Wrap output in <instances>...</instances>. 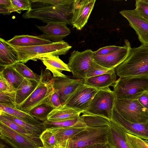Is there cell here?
Here are the masks:
<instances>
[{"label":"cell","instance_id":"obj_10","mask_svg":"<svg viewBox=\"0 0 148 148\" xmlns=\"http://www.w3.org/2000/svg\"><path fill=\"white\" fill-rule=\"evenodd\" d=\"M98 90L83 84L70 97L64 105L83 112L86 111Z\"/></svg>","mask_w":148,"mask_h":148},{"label":"cell","instance_id":"obj_46","mask_svg":"<svg viewBox=\"0 0 148 148\" xmlns=\"http://www.w3.org/2000/svg\"><path fill=\"white\" fill-rule=\"evenodd\" d=\"M0 148H8L6 145L1 141L0 144Z\"/></svg>","mask_w":148,"mask_h":148},{"label":"cell","instance_id":"obj_37","mask_svg":"<svg viewBox=\"0 0 148 148\" xmlns=\"http://www.w3.org/2000/svg\"><path fill=\"white\" fill-rule=\"evenodd\" d=\"M127 142L131 148H148V143L145 140L126 132Z\"/></svg>","mask_w":148,"mask_h":148},{"label":"cell","instance_id":"obj_50","mask_svg":"<svg viewBox=\"0 0 148 148\" xmlns=\"http://www.w3.org/2000/svg\"><path fill=\"white\" fill-rule=\"evenodd\" d=\"M59 147H60V148H62V147H60V146H59Z\"/></svg>","mask_w":148,"mask_h":148},{"label":"cell","instance_id":"obj_27","mask_svg":"<svg viewBox=\"0 0 148 148\" xmlns=\"http://www.w3.org/2000/svg\"><path fill=\"white\" fill-rule=\"evenodd\" d=\"M46 129L75 126L87 127L80 116L71 119L57 120H47L42 122Z\"/></svg>","mask_w":148,"mask_h":148},{"label":"cell","instance_id":"obj_18","mask_svg":"<svg viewBox=\"0 0 148 148\" xmlns=\"http://www.w3.org/2000/svg\"><path fill=\"white\" fill-rule=\"evenodd\" d=\"M116 80L115 68L106 73L84 79V84L98 90L113 86Z\"/></svg>","mask_w":148,"mask_h":148},{"label":"cell","instance_id":"obj_19","mask_svg":"<svg viewBox=\"0 0 148 148\" xmlns=\"http://www.w3.org/2000/svg\"><path fill=\"white\" fill-rule=\"evenodd\" d=\"M109 127L108 141L114 148H131L127 142V132L121 126L111 120Z\"/></svg>","mask_w":148,"mask_h":148},{"label":"cell","instance_id":"obj_44","mask_svg":"<svg viewBox=\"0 0 148 148\" xmlns=\"http://www.w3.org/2000/svg\"><path fill=\"white\" fill-rule=\"evenodd\" d=\"M138 100L143 106L148 110V91L142 94Z\"/></svg>","mask_w":148,"mask_h":148},{"label":"cell","instance_id":"obj_29","mask_svg":"<svg viewBox=\"0 0 148 148\" xmlns=\"http://www.w3.org/2000/svg\"><path fill=\"white\" fill-rule=\"evenodd\" d=\"M80 116L87 127H99L110 126V120L104 117L84 111Z\"/></svg>","mask_w":148,"mask_h":148},{"label":"cell","instance_id":"obj_22","mask_svg":"<svg viewBox=\"0 0 148 148\" xmlns=\"http://www.w3.org/2000/svg\"><path fill=\"white\" fill-rule=\"evenodd\" d=\"M10 45L15 47H27L53 43V42L42 38L38 36L29 35H15L6 40Z\"/></svg>","mask_w":148,"mask_h":148},{"label":"cell","instance_id":"obj_4","mask_svg":"<svg viewBox=\"0 0 148 148\" xmlns=\"http://www.w3.org/2000/svg\"><path fill=\"white\" fill-rule=\"evenodd\" d=\"M54 78L48 70L42 69L37 87L29 97L17 109L28 113L34 108L47 103L53 91Z\"/></svg>","mask_w":148,"mask_h":148},{"label":"cell","instance_id":"obj_1","mask_svg":"<svg viewBox=\"0 0 148 148\" xmlns=\"http://www.w3.org/2000/svg\"><path fill=\"white\" fill-rule=\"evenodd\" d=\"M30 9L23 17L39 19L47 24L62 23L71 25L77 0H30Z\"/></svg>","mask_w":148,"mask_h":148},{"label":"cell","instance_id":"obj_31","mask_svg":"<svg viewBox=\"0 0 148 148\" xmlns=\"http://www.w3.org/2000/svg\"><path fill=\"white\" fill-rule=\"evenodd\" d=\"M3 112L19 126L32 135L40 137L42 132L46 129L43 123L40 124L30 123L14 116Z\"/></svg>","mask_w":148,"mask_h":148},{"label":"cell","instance_id":"obj_49","mask_svg":"<svg viewBox=\"0 0 148 148\" xmlns=\"http://www.w3.org/2000/svg\"><path fill=\"white\" fill-rule=\"evenodd\" d=\"M57 148H60V147L59 146Z\"/></svg>","mask_w":148,"mask_h":148},{"label":"cell","instance_id":"obj_43","mask_svg":"<svg viewBox=\"0 0 148 148\" xmlns=\"http://www.w3.org/2000/svg\"><path fill=\"white\" fill-rule=\"evenodd\" d=\"M15 91L11 87L8 81L0 73V92H10Z\"/></svg>","mask_w":148,"mask_h":148},{"label":"cell","instance_id":"obj_20","mask_svg":"<svg viewBox=\"0 0 148 148\" xmlns=\"http://www.w3.org/2000/svg\"><path fill=\"white\" fill-rule=\"evenodd\" d=\"M19 58L16 50L7 42L0 38V65L1 68L14 65L18 62Z\"/></svg>","mask_w":148,"mask_h":148},{"label":"cell","instance_id":"obj_30","mask_svg":"<svg viewBox=\"0 0 148 148\" xmlns=\"http://www.w3.org/2000/svg\"><path fill=\"white\" fill-rule=\"evenodd\" d=\"M0 111L14 116L27 123L34 124H40L42 122L31 116L28 113L16 108H13L0 104Z\"/></svg>","mask_w":148,"mask_h":148},{"label":"cell","instance_id":"obj_2","mask_svg":"<svg viewBox=\"0 0 148 148\" xmlns=\"http://www.w3.org/2000/svg\"><path fill=\"white\" fill-rule=\"evenodd\" d=\"M120 77H148V45H142L132 48L127 58L115 68Z\"/></svg>","mask_w":148,"mask_h":148},{"label":"cell","instance_id":"obj_34","mask_svg":"<svg viewBox=\"0 0 148 148\" xmlns=\"http://www.w3.org/2000/svg\"><path fill=\"white\" fill-rule=\"evenodd\" d=\"M40 138L43 146L45 148H57L59 146L55 136L48 129H46L42 133Z\"/></svg>","mask_w":148,"mask_h":148},{"label":"cell","instance_id":"obj_15","mask_svg":"<svg viewBox=\"0 0 148 148\" xmlns=\"http://www.w3.org/2000/svg\"><path fill=\"white\" fill-rule=\"evenodd\" d=\"M112 120L121 126L127 133L148 140V122L143 123L129 122L124 119L114 107Z\"/></svg>","mask_w":148,"mask_h":148},{"label":"cell","instance_id":"obj_16","mask_svg":"<svg viewBox=\"0 0 148 148\" xmlns=\"http://www.w3.org/2000/svg\"><path fill=\"white\" fill-rule=\"evenodd\" d=\"M66 25L62 23H48L45 26L36 25L43 32V34L38 36L46 40H52L54 42H60L71 33Z\"/></svg>","mask_w":148,"mask_h":148},{"label":"cell","instance_id":"obj_13","mask_svg":"<svg viewBox=\"0 0 148 148\" xmlns=\"http://www.w3.org/2000/svg\"><path fill=\"white\" fill-rule=\"evenodd\" d=\"M131 48L129 40L125 39L123 45L116 51L105 56H93V59L98 64L104 67L115 68L127 58Z\"/></svg>","mask_w":148,"mask_h":148},{"label":"cell","instance_id":"obj_24","mask_svg":"<svg viewBox=\"0 0 148 148\" xmlns=\"http://www.w3.org/2000/svg\"><path fill=\"white\" fill-rule=\"evenodd\" d=\"M39 82L25 78L16 91V108L21 105L30 95L37 87Z\"/></svg>","mask_w":148,"mask_h":148},{"label":"cell","instance_id":"obj_39","mask_svg":"<svg viewBox=\"0 0 148 148\" xmlns=\"http://www.w3.org/2000/svg\"><path fill=\"white\" fill-rule=\"evenodd\" d=\"M136 9L143 16L148 20V0H136Z\"/></svg>","mask_w":148,"mask_h":148},{"label":"cell","instance_id":"obj_35","mask_svg":"<svg viewBox=\"0 0 148 148\" xmlns=\"http://www.w3.org/2000/svg\"><path fill=\"white\" fill-rule=\"evenodd\" d=\"M112 69L101 66L95 62L93 59L87 72L86 78L106 73L110 71Z\"/></svg>","mask_w":148,"mask_h":148},{"label":"cell","instance_id":"obj_9","mask_svg":"<svg viewBox=\"0 0 148 148\" xmlns=\"http://www.w3.org/2000/svg\"><path fill=\"white\" fill-rule=\"evenodd\" d=\"M93 51L88 49L79 52L74 50L69 58L67 64L73 77L77 79H84L93 60Z\"/></svg>","mask_w":148,"mask_h":148},{"label":"cell","instance_id":"obj_42","mask_svg":"<svg viewBox=\"0 0 148 148\" xmlns=\"http://www.w3.org/2000/svg\"><path fill=\"white\" fill-rule=\"evenodd\" d=\"M47 103L53 107L54 109L62 105L61 103L59 94L54 89L50 96Z\"/></svg>","mask_w":148,"mask_h":148},{"label":"cell","instance_id":"obj_3","mask_svg":"<svg viewBox=\"0 0 148 148\" xmlns=\"http://www.w3.org/2000/svg\"><path fill=\"white\" fill-rule=\"evenodd\" d=\"M11 46L18 53V62L24 64L30 60L36 61L48 56L64 55L72 48L67 42L63 40L50 44L30 47Z\"/></svg>","mask_w":148,"mask_h":148},{"label":"cell","instance_id":"obj_5","mask_svg":"<svg viewBox=\"0 0 148 148\" xmlns=\"http://www.w3.org/2000/svg\"><path fill=\"white\" fill-rule=\"evenodd\" d=\"M113 87L116 99L138 100L142 94L148 91V77H120Z\"/></svg>","mask_w":148,"mask_h":148},{"label":"cell","instance_id":"obj_17","mask_svg":"<svg viewBox=\"0 0 148 148\" xmlns=\"http://www.w3.org/2000/svg\"><path fill=\"white\" fill-rule=\"evenodd\" d=\"M95 0H79L71 21L73 28L81 30L87 23L94 8Z\"/></svg>","mask_w":148,"mask_h":148},{"label":"cell","instance_id":"obj_32","mask_svg":"<svg viewBox=\"0 0 148 148\" xmlns=\"http://www.w3.org/2000/svg\"><path fill=\"white\" fill-rule=\"evenodd\" d=\"M54 109L47 103L34 108L28 113L36 120L43 122L47 119L48 115Z\"/></svg>","mask_w":148,"mask_h":148},{"label":"cell","instance_id":"obj_47","mask_svg":"<svg viewBox=\"0 0 148 148\" xmlns=\"http://www.w3.org/2000/svg\"><path fill=\"white\" fill-rule=\"evenodd\" d=\"M38 148H45V147H44L43 146L42 147H39Z\"/></svg>","mask_w":148,"mask_h":148},{"label":"cell","instance_id":"obj_36","mask_svg":"<svg viewBox=\"0 0 148 148\" xmlns=\"http://www.w3.org/2000/svg\"><path fill=\"white\" fill-rule=\"evenodd\" d=\"M16 91L10 92H0V104L13 108H16Z\"/></svg>","mask_w":148,"mask_h":148},{"label":"cell","instance_id":"obj_11","mask_svg":"<svg viewBox=\"0 0 148 148\" xmlns=\"http://www.w3.org/2000/svg\"><path fill=\"white\" fill-rule=\"evenodd\" d=\"M1 139L14 148H38L42 147L28 137L11 129L0 121Z\"/></svg>","mask_w":148,"mask_h":148},{"label":"cell","instance_id":"obj_23","mask_svg":"<svg viewBox=\"0 0 148 148\" xmlns=\"http://www.w3.org/2000/svg\"><path fill=\"white\" fill-rule=\"evenodd\" d=\"M48 129L54 134L57 142L59 146L61 143L66 140L87 130L88 127L72 126Z\"/></svg>","mask_w":148,"mask_h":148},{"label":"cell","instance_id":"obj_41","mask_svg":"<svg viewBox=\"0 0 148 148\" xmlns=\"http://www.w3.org/2000/svg\"><path fill=\"white\" fill-rule=\"evenodd\" d=\"M11 0H0V13L4 15H9L12 12Z\"/></svg>","mask_w":148,"mask_h":148},{"label":"cell","instance_id":"obj_40","mask_svg":"<svg viewBox=\"0 0 148 148\" xmlns=\"http://www.w3.org/2000/svg\"><path fill=\"white\" fill-rule=\"evenodd\" d=\"M121 47L114 45L103 47L93 51V56H102L108 55L116 51Z\"/></svg>","mask_w":148,"mask_h":148},{"label":"cell","instance_id":"obj_21","mask_svg":"<svg viewBox=\"0 0 148 148\" xmlns=\"http://www.w3.org/2000/svg\"><path fill=\"white\" fill-rule=\"evenodd\" d=\"M40 60L46 67L45 69L51 71L54 77H66L62 73V71L71 72L67 64L62 60L59 56H48Z\"/></svg>","mask_w":148,"mask_h":148},{"label":"cell","instance_id":"obj_28","mask_svg":"<svg viewBox=\"0 0 148 148\" xmlns=\"http://www.w3.org/2000/svg\"><path fill=\"white\" fill-rule=\"evenodd\" d=\"M0 121L11 129L28 137L41 146H43L40 137L30 134L8 118L3 112L0 111Z\"/></svg>","mask_w":148,"mask_h":148},{"label":"cell","instance_id":"obj_48","mask_svg":"<svg viewBox=\"0 0 148 148\" xmlns=\"http://www.w3.org/2000/svg\"><path fill=\"white\" fill-rule=\"evenodd\" d=\"M145 140V141L146 142H147V143H148V140Z\"/></svg>","mask_w":148,"mask_h":148},{"label":"cell","instance_id":"obj_12","mask_svg":"<svg viewBox=\"0 0 148 148\" xmlns=\"http://www.w3.org/2000/svg\"><path fill=\"white\" fill-rule=\"evenodd\" d=\"M120 13L128 21L135 31L142 45H148V20L136 10H124Z\"/></svg>","mask_w":148,"mask_h":148},{"label":"cell","instance_id":"obj_26","mask_svg":"<svg viewBox=\"0 0 148 148\" xmlns=\"http://www.w3.org/2000/svg\"><path fill=\"white\" fill-rule=\"evenodd\" d=\"M0 73L8 81L15 91L25 78L17 71L14 65L8 66L1 68Z\"/></svg>","mask_w":148,"mask_h":148},{"label":"cell","instance_id":"obj_14","mask_svg":"<svg viewBox=\"0 0 148 148\" xmlns=\"http://www.w3.org/2000/svg\"><path fill=\"white\" fill-rule=\"evenodd\" d=\"M54 89L59 94L62 105L65 104L70 97L79 87L84 84V79H71L67 76L54 77Z\"/></svg>","mask_w":148,"mask_h":148},{"label":"cell","instance_id":"obj_38","mask_svg":"<svg viewBox=\"0 0 148 148\" xmlns=\"http://www.w3.org/2000/svg\"><path fill=\"white\" fill-rule=\"evenodd\" d=\"M12 12H16L21 13L22 11L29 10L31 6L30 0H11Z\"/></svg>","mask_w":148,"mask_h":148},{"label":"cell","instance_id":"obj_33","mask_svg":"<svg viewBox=\"0 0 148 148\" xmlns=\"http://www.w3.org/2000/svg\"><path fill=\"white\" fill-rule=\"evenodd\" d=\"M14 67L17 71L24 78L38 82L39 81L40 75L33 72L23 63L18 62Z\"/></svg>","mask_w":148,"mask_h":148},{"label":"cell","instance_id":"obj_25","mask_svg":"<svg viewBox=\"0 0 148 148\" xmlns=\"http://www.w3.org/2000/svg\"><path fill=\"white\" fill-rule=\"evenodd\" d=\"M83 111L65 105L54 109L49 114L47 120H57L73 118L78 116Z\"/></svg>","mask_w":148,"mask_h":148},{"label":"cell","instance_id":"obj_6","mask_svg":"<svg viewBox=\"0 0 148 148\" xmlns=\"http://www.w3.org/2000/svg\"><path fill=\"white\" fill-rule=\"evenodd\" d=\"M109 128V126L88 127L87 130L66 140L59 146L63 148H85L96 144L107 143Z\"/></svg>","mask_w":148,"mask_h":148},{"label":"cell","instance_id":"obj_8","mask_svg":"<svg viewBox=\"0 0 148 148\" xmlns=\"http://www.w3.org/2000/svg\"><path fill=\"white\" fill-rule=\"evenodd\" d=\"M116 99L109 87L99 90L85 112L111 120Z\"/></svg>","mask_w":148,"mask_h":148},{"label":"cell","instance_id":"obj_7","mask_svg":"<svg viewBox=\"0 0 148 148\" xmlns=\"http://www.w3.org/2000/svg\"><path fill=\"white\" fill-rule=\"evenodd\" d=\"M114 107L118 112L129 122L141 123L148 122V110L137 99L116 98Z\"/></svg>","mask_w":148,"mask_h":148},{"label":"cell","instance_id":"obj_45","mask_svg":"<svg viewBox=\"0 0 148 148\" xmlns=\"http://www.w3.org/2000/svg\"><path fill=\"white\" fill-rule=\"evenodd\" d=\"M85 148H114L108 142L107 143L96 144Z\"/></svg>","mask_w":148,"mask_h":148}]
</instances>
